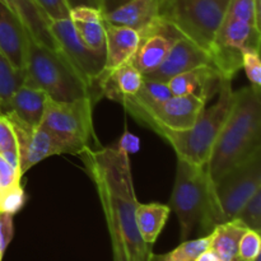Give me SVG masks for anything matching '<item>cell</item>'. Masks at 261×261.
Wrapping results in <instances>:
<instances>
[{
	"label": "cell",
	"instance_id": "6da1fadb",
	"mask_svg": "<svg viewBox=\"0 0 261 261\" xmlns=\"http://www.w3.org/2000/svg\"><path fill=\"white\" fill-rule=\"evenodd\" d=\"M79 155L103 209L114 261H152L153 246L144 242L138 229L129 154L116 144L98 149L88 147Z\"/></svg>",
	"mask_w": 261,
	"mask_h": 261
},
{
	"label": "cell",
	"instance_id": "7a4b0ae2",
	"mask_svg": "<svg viewBox=\"0 0 261 261\" xmlns=\"http://www.w3.org/2000/svg\"><path fill=\"white\" fill-rule=\"evenodd\" d=\"M261 148V92L244 87L234 92L233 103L206 162L213 185Z\"/></svg>",
	"mask_w": 261,
	"mask_h": 261
},
{
	"label": "cell",
	"instance_id": "3957f363",
	"mask_svg": "<svg viewBox=\"0 0 261 261\" xmlns=\"http://www.w3.org/2000/svg\"><path fill=\"white\" fill-rule=\"evenodd\" d=\"M168 206L178 219L181 241L188 240L198 224L206 234L218 226L213 182L206 165H195L177 158L175 184Z\"/></svg>",
	"mask_w": 261,
	"mask_h": 261
},
{
	"label": "cell",
	"instance_id": "277c9868",
	"mask_svg": "<svg viewBox=\"0 0 261 261\" xmlns=\"http://www.w3.org/2000/svg\"><path fill=\"white\" fill-rule=\"evenodd\" d=\"M23 83L40 88L54 101H75L91 97L92 89L58 47L30 40Z\"/></svg>",
	"mask_w": 261,
	"mask_h": 261
},
{
	"label": "cell",
	"instance_id": "5b68a950",
	"mask_svg": "<svg viewBox=\"0 0 261 261\" xmlns=\"http://www.w3.org/2000/svg\"><path fill=\"white\" fill-rule=\"evenodd\" d=\"M233 98L232 81L222 79L217 101L209 107H204L193 126L186 130H170L155 126L152 130L167 140L177 158L195 165H206L217 137L233 103Z\"/></svg>",
	"mask_w": 261,
	"mask_h": 261
},
{
	"label": "cell",
	"instance_id": "8992f818",
	"mask_svg": "<svg viewBox=\"0 0 261 261\" xmlns=\"http://www.w3.org/2000/svg\"><path fill=\"white\" fill-rule=\"evenodd\" d=\"M229 0H162L160 15L209 53Z\"/></svg>",
	"mask_w": 261,
	"mask_h": 261
},
{
	"label": "cell",
	"instance_id": "52a82bcc",
	"mask_svg": "<svg viewBox=\"0 0 261 261\" xmlns=\"http://www.w3.org/2000/svg\"><path fill=\"white\" fill-rule=\"evenodd\" d=\"M93 102L91 97L69 102L46 101L40 125L60 142L64 153L79 155L89 147L93 137Z\"/></svg>",
	"mask_w": 261,
	"mask_h": 261
},
{
	"label": "cell",
	"instance_id": "ba28073f",
	"mask_svg": "<svg viewBox=\"0 0 261 261\" xmlns=\"http://www.w3.org/2000/svg\"><path fill=\"white\" fill-rule=\"evenodd\" d=\"M261 189V148L213 185L218 223L232 221Z\"/></svg>",
	"mask_w": 261,
	"mask_h": 261
},
{
	"label": "cell",
	"instance_id": "9c48e42d",
	"mask_svg": "<svg viewBox=\"0 0 261 261\" xmlns=\"http://www.w3.org/2000/svg\"><path fill=\"white\" fill-rule=\"evenodd\" d=\"M261 30L254 24L226 15L209 48L213 65L222 79L233 78L242 68V51L260 50Z\"/></svg>",
	"mask_w": 261,
	"mask_h": 261
},
{
	"label": "cell",
	"instance_id": "30bf717a",
	"mask_svg": "<svg viewBox=\"0 0 261 261\" xmlns=\"http://www.w3.org/2000/svg\"><path fill=\"white\" fill-rule=\"evenodd\" d=\"M206 106V101L196 96H171L166 101L149 107L124 106L127 112L145 126H161L170 130H186L193 126Z\"/></svg>",
	"mask_w": 261,
	"mask_h": 261
},
{
	"label": "cell",
	"instance_id": "8fae6325",
	"mask_svg": "<svg viewBox=\"0 0 261 261\" xmlns=\"http://www.w3.org/2000/svg\"><path fill=\"white\" fill-rule=\"evenodd\" d=\"M48 28L55 40L56 47L73 64L93 93L97 82L105 70L106 54L88 47L76 35L70 18L50 20Z\"/></svg>",
	"mask_w": 261,
	"mask_h": 261
},
{
	"label": "cell",
	"instance_id": "7c38bea8",
	"mask_svg": "<svg viewBox=\"0 0 261 261\" xmlns=\"http://www.w3.org/2000/svg\"><path fill=\"white\" fill-rule=\"evenodd\" d=\"M13 126L17 140L18 155H19L20 175L40 163L45 158L56 154H64L60 142L42 125L37 127L28 126L12 115H5Z\"/></svg>",
	"mask_w": 261,
	"mask_h": 261
},
{
	"label": "cell",
	"instance_id": "4fadbf2b",
	"mask_svg": "<svg viewBox=\"0 0 261 261\" xmlns=\"http://www.w3.org/2000/svg\"><path fill=\"white\" fill-rule=\"evenodd\" d=\"M139 35L142 40L132 63L143 76L155 70L163 63L172 46L182 37V35L161 15Z\"/></svg>",
	"mask_w": 261,
	"mask_h": 261
},
{
	"label": "cell",
	"instance_id": "5bb4252c",
	"mask_svg": "<svg viewBox=\"0 0 261 261\" xmlns=\"http://www.w3.org/2000/svg\"><path fill=\"white\" fill-rule=\"evenodd\" d=\"M203 65H213L211 54L182 36L172 46L163 63L155 70L143 78L150 79V81L168 82L177 74L193 70Z\"/></svg>",
	"mask_w": 261,
	"mask_h": 261
},
{
	"label": "cell",
	"instance_id": "9a60e30c",
	"mask_svg": "<svg viewBox=\"0 0 261 261\" xmlns=\"http://www.w3.org/2000/svg\"><path fill=\"white\" fill-rule=\"evenodd\" d=\"M31 38L22 20L0 3V50L17 70L25 69Z\"/></svg>",
	"mask_w": 261,
	"mask_h": 261
},
{
	"label": "cell",
	"instance_id": "2e32d148",
	"mask_svg": "<svg viewBox=\"0 0 261 261\" xmlns=\"http://www.w3.org/2000/svg\"><path fill=\"white\" fill-rule=\"evenodd\" d=\"M222 76L213 65H203L177 74L167 82L172 96H196L208 102L218 93Z\"/></svg>",
	"mask_w": 261,
	"mask_h": 261
},
{
	"label": "cell",
	"instance_id": "e0dca14e",
	"mask_svg": "<svg viewBox=\"0 0 261 261\" xmlns=\"http://www.w3.org/2000/svg\"><path fill=\"white\" fill-rule=\"evenodd\" d=\"M106 32V63L103 73L115 70L122 64L132 61L142 37L139 32L124 25L105 22Z\"/></svg>",
	"mask_w": 261,
	"mask_h": 261
},
{
	"label": "cell",
	"instance_id": "ac0fdd59",
	"mask_svg": "<svg viewBox=\"0 0 261 261\" xmlns=\"http://www.w3.org/2000/svg\"><path fill=\"white\" fill-rule=\"evenodd\" d=\"M161 5L162 0H130L111 12L103 13V20L142 33L160 17Z\"/></svg>",
	"mask_w": 261,
	"mask_h": 261
},
{
	"label": "cell",
	"instance_id": "d6986e66",
	"mask_svg": "<svg viewBox=\"0 0 261 261\" xmlns=\"http://www.w3.org/2000/svg\"><path fill=\"white\" fill-rule=\"evenodd\" d=\"M143 75L132 61L122 64L115 70L102 73L97 82L96 89L102 96L111 101L121 102L122 99L135 96L143 83Z\"/></svg>",
	"mask_w": 261,
	"mask_h": 261
},
{
	"label": "cell",
	"instance_id": "ffe728a7",
	"mask_svg": "<svg viewBox=\"0 0 261 261\" xmlns=\"http://www.w3.org/2000/svg\"><path fill=\"white\" fill-rule=\"evenodd\" d=\"M47 98L42 89L23 83L10 97L4 115H12L23 124L37 127L42 121Z\"/></svg>",
	"mask_w": 261,
	"mask_h": 261
},
{
	"label": "cell",
	"instance_id": "44dd1931",
	"mask_svg": "<svg viewBox=\"0 0 261 261\" xmlns=\"http://www.w3.org/2000/svg\"><path fill=\"white\" fill-rule=\"evenodd\" d=\"M8 9L12 10L27 28L28 33L36 42L56 48L55 40L50 32V19L35 0H0Z\"/></svg>",
	"mask_w": 261,
	"mask_h": 261
},
{
	"label": "cell",
	"instance_id": "7402d4cb",
	"mask_svg": "<svg viewBox=\"0 0 261 261\" xmlns=\"http://www.w3.org/2000/svg\"><path fill=\"white\" fill-rule=\"evenodd\" d=\"M69 18L76 35L88 47L106 54V32L101 9L91 7L71 8Z\"/></svg>",
	"mask_w": 261,
	"mask_h": 261
},
{
	"label": "cell",
	"instance_id": "603a6c76",
	"mask_svg": "<svg viewBox=\"0 0 261 261\" xmlns=\"http://www.w3.org/2000/svg\"><path fill=\"white\" fill-rule=\"evenodd\" d=\"M239 219L218 224L211 232L209 249L216 252L222 261H239V244L242 234L247 231Z\"/></svg>",
	"mask_w": 261,
	"mask_h": 261
},
{
	"label": "cell",
	"instance_id": "cb8c5ba5",
	"mask_svg": "<svg viewBox=\"0 0 261 261\" xmlns=\"http://www.w3.org/2000/svg\"><path fill=\"white\" fill-rule=\"evenodd\" d=\"M170 213L171 209L168 205H163L160 203L142 204L138 201L137 224L144 242L153 246L162 232Z\"/></svg>",
	"mask_w": 261,
	"mask_h": 261
},
{
	"label": "cell",
	"instance_id": "d4e9b609",
	"mask_svg": "<svg viewBox=\"0 0 261 261\" xmlns=\"http://www.w3.org/2000/svg\"><path fill=\"white\" fill-rule=\"evenodd\" d=\"M171 96H172V93H171L167 82L150 81V79L144 78L138 93L135 96L129 97V98L122 99L120 103L122 106L133 105V106L138 107H149L166 101Z\"/></svg>",
	"mask_w": 261,
	"mask_h": 261
},
{
	"label": "cell",
	"instance_id": "484cf974",
	"mask_svg": "<svg viewBox=\"0 0 261 261\" xmlns=\"http://www.w3.org/2000/svg\"><path fill=\"white\" fill-rule=\"evenodd\" d=\"M24 78L25 71L13 68L7 56L0 50V115L5 114L10 97L22 86Z\"/></svg>",
	"mask_w": 261,
	"mask_h": 261
},
{
	"label": "cell",
	"instance_id": "4316f807",
	"mask_svg": "<svg viewBox=\"0 0 261 261\" xmlns=\"http://www.w3.org/2000/svg\"><path fill=\"white\" fill-rule=\"evenodd\" d=\"M209 245L211 234L195 240H185L172 251L162 255L153 254L152 261H195L201 252L209 249Z\"/></svg>",
	"mask_w": 261,
	"mask_h": 261
},
{
	"label": "cell",
	"instance_id": "83f0119b",
	"mask_svg": "<svg viewBox=\"0 0 261 261\" xmlns=\"http://www.w3.org/2000/svg\"><path fill=\"white\" fill-rule=\"evenodd\" d=\"M234 219L252 231L261 232V189L245 203Z\"/></svg>",
	"mask_w": 261,
	"mask_h": 261
},
{
	"label": "cell",
	"instance_id": "f1b7e54d",
	"mask_svg": "<svg viewBox=\"0 0 261 261\" xmlns=\"http://www.w3.org/2000/svg\"><path fill=\"white\" fill-rule=\"evenodd\" d=\"M226 15L256 25L261 30V20L255 10V0H229Z\"/></svg>",
	"mask_w": 261,
	"mask_h": 261
},
{
	"label": "cell",
	"instance_id": "f546056e",
	"mask_svg": "<svg viewBox=\"0 0 261 261\" xmlns=\"http://www.w3.org/2000/svg\"><path fill=\"white\" fill-rule=\"evenodd\" d=\"M25 203L24 189L20 184L12 186L10 189L0 194V212L15 216Z\"/></svg>",
	"mask_w": 261,
	"mask_h": 261
},
{
	"label": "cell",
	"instance_id": "4dcf8cb0",
	"mask_svg": "<svg viewBox=\"0 0 261 261\" xmlns=\"http://www.w3.org/2000/svg\"><path fill=\"white\" fill-rule=\"evenodd\" d=\"M242 68L245 69L251 87L261 88V61L260 50L247 48L242 51Z\"/></svg>",
	"mask_w": 261,
	"mask_h": 261
},
{
	"label": "cell",
	"instance_id": "1f68e13d",
	"mask_svg": "<svg viewBox=\"0 0 261 261\" xmlns=\"http://www.w3.org/2000/svg\"><path fill=\"white\" fill-rule=\"evenodd\" d=\"M261 251L260 233L252 229H247L242 234L239 244V261H252Z\"/></svg>",
	"mask_w": 261,
	"mask_h": 261
},
{
	"label": "cell",
	"instance_id": "d6a6232c",
	"mask_svg": "<svg viewBox=\"0 0 261 261\" xmlns=\"http://www.w3.org/2000/svg\"><path fill=\"white\" fill-rule=\"evenodd\" d=\"M35 3L45 12L50 20L70 17V7L66 0H35Z\"/></svg>",
	"mask_w": 261,
	"mask_h": 261
},
{
	"label": "cell",
	"instance_id": "836d02e7",
	"mask_svg": "<svg viewBox=\"0 0 261 261\" xmlns=\"http://www.w3.org/2000/svg\"><path fill=\"white\" fill-rule=\"evenodd\" d=\"M13 214L0 212V261H3L5 251L14 236V223Z\"/></svg>",
	"mask_w": 261,
	"mask_h": 261
},
{
	"label": "cell",
	"instance_id": "e575fe53",
	"mask_svg": "<svg viewBox=\"0 0 261 261\" xmlns=\"http://www.w3.org/2000/svg\"><path fill=\"white\" fill-rule=\"evenodd\" d=\"M20 177H22V175H20L19 170L12 167L0 155V194H3L12 186L20 184Z\"/></svg>",
	"mask_w": 261,
	"mask_h": 261
},
{
	"label": "cell",
	"instance_id": "d590c367",
	"mask_svg": "<svg viewBox=\"0 0 261 261\" xmlns=\"http://www.w3.org/2000/svg\"><path fill=\"white\" fill-rule=\"evenodd\" d=\"M12 149H17L13 126L5 115H0V154Z\"/></svg>",
	"mask_w": 261,
	"mask_h": 261
},
{
	"label": "cell",
	"instance_id": "8d00e7d4",
	"mask_svg": "<svg viewBox=\"0 0 261 261\" xmlns=\"http://www.w3.org/2000/svg\"><path fill=\"white\" fill-rule=\"evenodd\" d=\"M120 148H121L124 152H126L130 155V153H135L139 150L140 148V140L139 138H137L135 135L130 134V133L125 132L124 135L120 138L119 143H117Z\"/></svg>",
	"mask_w": 261,
	"mask_h": 261
},
{
	"label": "cell",
	"instance_id": "74e56055",
	"mask_svg": "<svg viewBox=\"0 0 261 261\" xmlns=\"http://www.w3.org/2000/svg\"><path fill=\"white\" fill-rule=\"evenodd\" d=\"M66 3L70 9L75 7H91L102 10V0H66Z\"/></svg>",
	"mask_w": 261,
	"mask_h": 261
},
{
	"label": "cell",
	"instance_id": "f35d334b",
	"mask_svg": "<svg viewBox=\"0 0 261 261\" xmlns=\"http://www.w3.org/2000/svg\"><path fill=\"white\" fill-rule=\"evenodd\" d=\"M130 0H102V13H109Z\"/></svg>",
	"mask_w": 261,
	"mask_h": 261
},
{
	"label": "cell",
	"instance_id": "ab89813d",
	"mask_svg": "<svg viewBox=\"0 0 261 261\" xmlns=\"http://www.w3.org/2000/svg\"><path fill=\"white\" fill-rule=\"evenodd\" d=\"M195 261H222L221 257L216 254L214 251H212L211 249L205 250V251L201 252Z\"/></svg>",
	"mask_w": 261,
	"mask_h": 261
},
{
	"label": "cell",
	"instance_id": "60d3db41",
	"mask_svg": "<svg viewBox=\"0 0 261 261\" xmlns=\"http://www.w3.org/2000/svg\"><path fill=\"white\" fill-rule=\"evenodd\" d=\"M252 261H261V254H260V255H257V256L255 257V259L252 260Z\"/></svg>",
	"mask_w": 261,
	"mask_h": 261
}]
</instances>
